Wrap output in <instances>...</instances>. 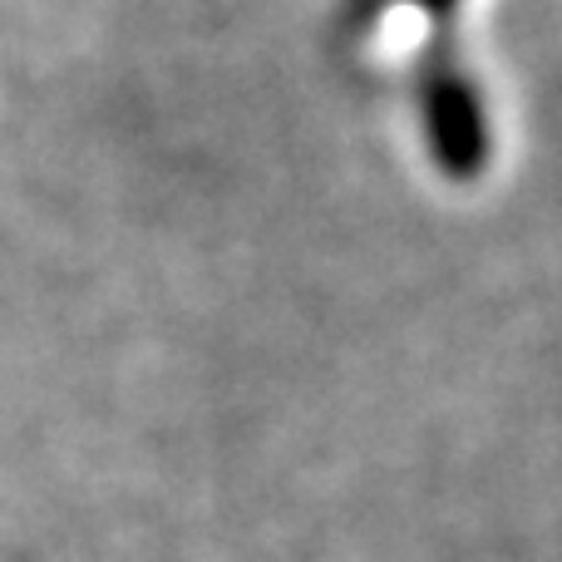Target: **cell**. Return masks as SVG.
I'll list each match as a JSON object with an SVG mask.
<instances>
[{
  "instance_id": "1",
  "label": "cell",
  "mask_w": 562,
  "mask_h": 562,
  "mask_svg": "<svg viewBox=\"0 0 562 562\" xmlns=\"http://www.w3.org/2000/svg\"><path fill=\"white\" fill-rule=\"evenodd\" d=\"M425 134L429 154L449 178H479L488 164V114L469 75L439 65L425 75Z\"/></svg>"
},
{
  "instance_id": "2",
  "label": "cell",
  "mask_w": 562,
  "mask_h": 562,
  "mask_svg": "<svg viewBox=\"0 0 562 562\" xmlns=\"http://www.w3.org/2000/svg\"><path fill=\"white\" fill-rule=\"evenodd\" d=\"M409 5H419L425 15H435V20H449L459 10V0H409Z\"/></svg>"
}]
</instances>
